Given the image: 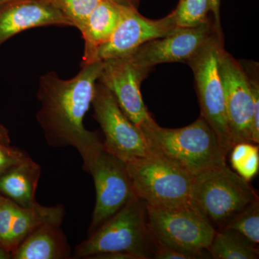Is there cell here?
Instances as JSON below:
<instances>
[{"label": "cell", "instance_id": "cell-1", "mask_svg": "<svg viewBox=\"0 0 259 259\" xmlns=\"http://www.w3.org/2000/svg\"><path fill=\"white\" fill-rule=\"evenodd\" d=\"M103 65V61L83 65L70 79H61L55 71L40 76L37 92L40 109L36 119L51 147L71 146L82 158L101 141L96 132L86 129L83 118L93 103Z\"/></svg>", "mask_w": 259, "mask_h": 259}, {"label": "cell", "instance_id": "cell-2", "mask_svg": "<svg viewBox=\"0 0 259 259\" xmlns=\"http://www.w3.org/2000/svg\"><path fill=\"white\" fill-rule=\"evenodd\" d=\"M141 130L152 153L164 156L192 177L226 163L228 153L201 116L193 123L181 128L162 127L153 121Z\"/></svg>", "mask_w": 259, "mask_h": 259}, {"label": "cell", "instance_id": "cell-3", "mask_svg": "<svg viewBox=\"0 0 259 259\" xmlns=\"http://www.w3.org/2000/svg\"><path fill=\"white\" fill-rule=\"evenodd\" d=\"M156 247L148 230L146 204L133 196L88 239L75 248V258H90L104 253H130L138 259L153 256Z\"/></svg>", "mask_w": 259, "mask_h": 259}, {"label": "cell", "instance_id": "cell-4", "mask_svg": "<svg viewBox=\"0 0 259 259\" xmlns=\"http://www.w3.org/2000/svg\"><path fill=\"white\" fill-rule=\"evenodd\" d=\"M190 198L214 228L221 231L258 197L250 182L226 163L192 177Z\"/></svg>", "mask_w": 259, "mask_h": 259}, {"label": "cell", "instance_id": "cell-5", "mask_svg": "<svg viewBox=\"0 0 259 259\" xmlns=\"http://www.w3.org/2000/svg\"><path fill=\"white\" fill-rule=\"evenodd\" d=\"M148 230L156 247L204 258L217 230L192 200L171 207L146 206Z\"/></svg>", "mask_w": 259, "mask_h": 259}, {"label": "cell", "instance_id": "cell-6", "mask_svg": "<svg viewBox=\"0 0 259 259\" xmlns=\"http://www.w3.org/2000/svg\"><path fill=\"white\" fill-rule=\"evenodd\" d=\"M136 197L152 207H171L191 200L192 176L158 153L126 162Z\"/></svg>", "mask_w": 259, "mask_h": 259}, {"label": "cell", "instance_id": "cell-7", "mask_svg": "<svg viewBox=\"0 0 259 259\" xmlns=\"http://www.w3.org/2000/svg\"><path fill=\"white\" fill-rule=\"evenodd\" d=\"M82 161L83 170L93 176L96 190L90 235L120 210L135 194L126 162L109 153L102 141L90 148Z\"/></svg>", "mask_w": 259, "mask_h": 259}, {"label": "cell", "instance_id": "cell-8", "mask_svg": "<svg viewBox=\"0 0 259 259\" xmlns=\"http://www.w3.org/2000/svg\"><path fill=\"white\" fill-rule=\"evenodd\" d=\"M222 42V37L214 34L188 64L194 73L201 117L212 127L223 149L228 153L234 144L228 127L224 90L218 66Z\"/></svg>", "mask_w": 259, "mask_h": 259}, {"label": "cell", "instance_id": "cell-9", "mask_svg": "<svg viewBox=\"0 0 259 259\" xmlns=\"http://www.w3.org/2000/svg\"><path fill=\"white\" fill-rule=\"evenodd\" d=\"M92 105L105 136L102 144L109 153L125 162L152 153L144 132L130 120L110 90L98 80Z\"/></svg>", "mask_w": 259, "mask_h": 259}, {"label": "cell", "instance_id": "cell-10", "mask_svg": "<svg viewBox=\"0 0 259 259\" xmlns=\"http://www.w3.org/2000/svg\"><path fill=\"white\" fill-rule=\"evenodd\" d=\"M104 61L98 81L110 90L122 111L140 129L154 120L145 105L141 83L151 70L141 67L131 56Z\"/></svg>", "mask_w": 259, "mask_h": 259}, {"label": "cell", "instance_id": "cell-11", "mask_svg": "<svg viewBox=\"0 0 259 259\" xmlns=\"http://www.w3.org/2000/svg\"><path fill=\"white\" fill-rule=\"evenodd\" d=\"M219 72L224 90L228 127L233 144L251 142L253 102L249 77L241 65L221 47Z\"/></svg>", "mask_w": 259, "mask_h": 259}, {"label": "cell", "instance_id": "cell-12", "mask_svg": "<svg viewBox=\"0 0 259 259\" xmlns=\"http://www.w3.org/2000/svg\"><path fill=\"white\" fill-rule=\"evenodd\" d=\"M177 28L174 11L165 18L151 20L140 14L138 7H132L109 40L95 51L88 64L130 55L146 42L166 36Z\"/></svg>", "mask_w": 259, "mask_h": 259}, {"label": "cell", "instance_id": "cell-13", "mask_svg": "<svg viewBox=\"0 0 259 259\" xmlns=\"http://www.w3.org/2000/svg\"><path fill=\"white\" fill-rule=\"evenodd\" d=\"M215 33L214 24L210 22L196 28L178 27L166 36L146 42L127 56L141 67L150 70L163 63L188 64Z\"/></svg>", "mask_w": 259, "mask_h": 259}, {"label": "cell", "instance_id": "cell-14", "mask_svg": "<svg viewBox=\"0 0 259 259\" xmlns=\"http://www.w3.org/2000/svg\"><path fill=\"white\" fill-rule=\"evenodd\" d=\"M72 26L51 0H16L0 7V46L29 29Z\"/></svg>", "mask_w": 259, "mask_h": 259}, {"label": "cell", "instance_id": "cell-15", "mask_svg": "<svg viewBox=\"0 0 259 259\" xmlns=\"http://www.w3.org/2000/svg\"><path fill=\"white\" fill-rule=\"evenodd\" d=\"M140 0H102L90 13L81 29L84 40L81 66L88 64L94 53L109 40L127 10L138 7Z\"/></svg>", "mask_w": 259, "mask_h": 259}, {"label": "cell", "instance_id": "cell-16", "mask_svg": "<svg viewBox=\"0 0 259 259\" xmlns=\"http://www.w3.org/2000/svg\"><path fill=\"white\" fill-rule=\"evenodd\" d=\"M71 247L60 224L47 223L38 227L12 253L13 259L71 258Z\"/></svg>", "mask_w": 259, "mask_h": 259}, {"label": "cell", "instance_id": "cell-17", "mask_svg": "<svg viewBox=\"0 0 259 259\" xmlns=\"http://www.w3.org/2000/svg\"><path fill=\"white\" fill-rule=\"evenodd\" d=\"M41 167L29 156L0 176V194L23 207L36 202L35 192L41 175Z\"/></svg>", "mask_w": 259, "mask_h": 259}, {"label": "cell", "instance_id": "cell-18", "mask_svg": "<svg viewBox=\"0 0 259 259\" xmlns=\"http://www.w3.org/2000/svg\"><path fill=\"white\" fill-rule=\"evenodd\" d=\"M65 215V207L61 204L48 207L36 202L28 207L20 206L10 232L8 250L13 253L27 236L42 225H61Z\"/></svg>", "mask_w": 259, "mask_h": 259}, {"label": "cell", "instance_id": "cell-19", "mask_svg": "<svg viewBox=\"0 0 259 259\" xmlns=\"http://www.w3.org/2000/svg\"><path fill=\"white\" fill-rule=\"evenodd\" d=\"M257 245L241 233L225 228L216 231L208 252L216 259H258Z\"/></svg>", "mask_w": 259, "mask_h": 259}, {"label": "cell", "instance_id": "cell-20", "mask_svg": "<svg viewBox=\"0 0 259 259\" xmlns=\"http://www.w3.org/2000/svg\"><path fill=\"white\" fill-rule=\"evenodd\" d=\"M231 151L232 168L240 177L250 182L258 173V146L253 143L240 142L235 144Z\"/></svg>", "mask_w": 259, "mask_h": 259}, {"label": "cell", "instance_id": "cell-21", "mask_svg": "<svg viewBox=\"0 0 259 259\" xmlns=\"http://www.w3.org/2000/svg\"><path fill=\"white\" fill-rule=\"evenodd\" d=\"M208 0H180L175 13L179 28H196L208 23Z\"/></svg>", "mask_w": 259, "mask_h": 259}, {"label": "cell", "instance_id": "cell-22", "mask_svg": "<svg viewBox=\"0 0 259 259\" xmlns=\"http://www.w3.org/2000/svg\"><path fill=\"white\" fill-rule=\"evenodd\" d=\"M225 228L241 233L252 243H259V200L258 198L248 204L236 217L232 219ZM223 230V229H222Z\"/></svg>", "mask_w": 259, "mask_h": 259}, {"label": "cell", "instance_id": "cell-23", "mask_svg": "<svg viewBox=\"0 0 259 259\" xmlns=\"http://www.w3.org/2000/svg\"><path fill=\"white\" fill-rule=\"evenodd\" d=\"M71 22L81 30L90 13L102 0H51Z\"/></svg>", "mask_w": 259, "mask_h": 259}, {"label": "cell", "instance_id": "cell-24", "mask_svg": "<svg viewBox=\"0 0 259 259\" xmlns=\"http://www.w3.org/2000/svg\"><path fill=\"white\" fill-rule=\"evenodd\" d=\"M19 207L12 199L0 194V244L8 250L10 232Z\"/></svg>", "mask_w": 259, "mask_h": 259}, {"label": "cell", "instance_id": "cell-25", "mask_svg": "<svg viewBox=\"0 0 259 259\" xmlns=\"http://www.w3.org/2000/svg\"><path fill=\"white\" fill-rule=\"evenodd\" d=\"M28 157L23 150L0 143V176Z\"/></svg>", "mask_w": 259, "mask_h": 259}, {"label": "cell", "instance_id": "cell-26", "mask_svg": "<svg viewBox=\"0 0 259 259\" xmlns=\"http://www.w3.org/2000/svg\"><path fill=\"white\" fill-rule=\"evenodd\" d=\"M250 90L253 97V111L251 122V142L259 143V86L258 81L249 79Z\"/></svg>", "mask_w": 259, "mask_h": 259}, {"label": "cell", "instance_id": "cell-27", "mask_svg": "<svg viewBox=\"0 0 259 259\" xmlns=\"http://www.w3.org/2000/svg\"><path fill=\"white\" fill-rule=\"evenodd\" d=\"M153 258L156 259H194L192 255L164 247H157Z\"/></svg>", "mask_w": 259, "mask_h": 259}, {"label": "cell", "instance_id": "cell-28", "mask_svg": "<svg viewBox=\"0 0 259 259\" xmlns=\"http://www.w3.org/2000/svg\"><path fill=\"white\" fill-rule=\"evenodd\" d=\"M221 0H208L209 10L214 16V26L216 32L219 36H222V28H221V17H220V8Z\"/></svg>", "mask_w": 259, "mask_h": 259}, {"label": "cell", "instance_id": "cell-29", "mask_svg": "<svg viewBox=\"0 0 259 259\" xmlns=\"http://www.w3.org/2000/svg\"><path fill=\"white\" fill-rule=\"evenodd\" d=\"M90 258L95 259H138L136 255L126 253H119V252H112V253H104L93 255Z\"/></svg>", "mask_w": 259, "mask_h": 259}, {"label": "cell", "instance_id": "cell-30", "mask_svg": "<svg viewBox=\"0 0 259 259\" xmlns=\"http://www.w3.org/2000/svg\"><path fill=\"white\" fill-rule=\"evenodd\" d=\"M0 143L5 145L10 144L9 131L1 124H0Z\"/></svg>", "mask_w": 259, "mask_h": 259}, {"label": "cell", "instance_id": "cell-31", "mask_svg": "<svg viewBox=\"0 0 259 259\" xmlns=\"http://www.w3.org/2000/svg\"><path fill=\"white\" fill-rule=\"evenodd\" d=\"M12 258V253L0 244V259Z\"/></svg>", "mask_w": 259, "mask_h": 259}, {"label": "cell", "instance_id": "cell-32", "mask_svg": "<svg viewBox=\"0 0 259 259\" xmlns=\"http://www.w3.org/2000/svg\"><path fill=\"white\" fill-rule=\"evenodd\" d=\"M16 1V0H0V7L2 5L7 4V3H11V2Z\"/></svg>", "mask_w": 259, "mask_h": 259}]
</instances>
